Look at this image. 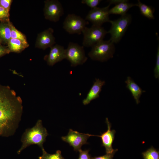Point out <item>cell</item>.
<instances>
[{"label": "cell", "instance_id": "26", "mask_svg": "<svg viewBox=\"0 0 159 159\" xmlns=\"http://www.w3.org/2000/svg\"><path fill=\"white\" fill-rule=\"evenodd\" d=\"M12 1V0H0V6L9 13Z\"/></svg>", "mask_w": 159, "mask_h": 159}, {"label": "cell", "instance_id": "23", "mask_svg": "<svg viewBox=\"0 0 159 159\" xmlns=\"http://www.w3.org/2000/svg\"><path fill=\"white\" fill-rule=\"evenodd\" d=\"M101 1V0H82L81 1V3L93 9L97 7Z\"/></svg>", "mask_w": 159, "mask_h": 159}, {"label": "cell", "instance_id": "3", "mask_svg": "<svg viewBox=\"0 0 159 159\" xmlns=\"http://www.w3.org/2000/svg\"><path fill=\"white\" fill-rule=\"evenodd\" d=\"M91 47L88 56L93 60L101 62L112 58L115 50L114 43L110 40H102Z\"/></svg>", "mask_w": 159, "mask_h": 159}, {"label": "cell", "instance_id": "7", "mask_svg": "<svg viewBox=\"0 0 159 159\" xmlns=\"http://www.w3.org/2000/svg\"><path fill=\"white\" fill-rule=\"evenodd\" d=\"M88 23L80 16L74 14H69L63 23V28L69 34H80Z\"/></svg>", "mask_w": 159, "mask_h": 159}, {"label": "cell", "instance_id": "28", "mask_svg": "<svg viewBox=\"0 0 159 159\" xmlns=\"http://www.w3.org/2000/svg\"><path fill=\"white\" fill-rule=\"evenodd\" d=\"M115 153L114 152L112 153L106 154L102 156L92 158L91 159H113Z\"/></svg>", "mask_w": 159, "mask_h": 159}, {"label": "cell", "instance_id": "15", "mask_svg": "<svg viewBox=\"0 0 159 159\" xmlns=\"http://www.w3.org/2000/svg\"><path fill=\"white\" fill-rule=\"evenodd\" d=\"M115 5L109 10L110 14L123 15L126 14L128 11L131 7L136 6V4L129 2L128 1L125 0H115Z\"/></svg>", "mask_w": 159, "mask_h": 159}, {"label": "cell", "instance_id": "13", "mask_svg": "<svg viewBox=\"0 0 159 159\" xmlns=\"http://www.w3.org/2000/svg\"><path fill=\"white\" fill-rule=\"evenodd\" d=\"M65 50L64 47L57 44L51 47L49 54L44 58L48 64L52 66L65 59Z\"/></svg>", "mask_w": 159, "mask_h": 159}, {"label": "cell", "instance_id": "11", "mask_svg": "<svg viewBox=\"0 0 159 159\" xmlns=\"http://www.w3.org/2000/svg\"><path fill=\"white\" fill-rule=\"evenodd\" d=\"M106 122L107 125V130L101 133L100 135H95L90 134V136H95L100 137L101 138L102 146L104 147L105 149L106 154L112 153L117 151V149L114 150L112 147V144L115 138V131L114 130H111V125L108 119H106Z\"/></svg>", "mask_w": 159, "mask_h": 159}, {"label": "cell", "instance_id": "12", "mask_svg": "<svg viewBox=\"0 0 159 159\" xmlns=\"http://www.w3.org/2000/svg\"><path fill=\"white\" fill-rule=\"evenodd\" d=\"M53 30L49 28L38 34L35 47L39 49H45L52 47L55 43V38L53 33Z\"/></svg>", "mask_w": 159, "mask_h": 159}, {"label": "cell", "instance_id": "27", "mask_svg": "<svg viewBox=\"0 0 159 159\" xmlns=\"http://www.w3.org/2000/svg\"><path fill=\"white\" fill-rule=\"evenodd\" d=\"M89 150H80L79 157L78 159H91L90 156L89 154Z\"/></svg>", "mask_w": 159, "mask_h": 159}, {"label": "cell", "instance_id": "8", "mask_svg": "<svg viewBox=\"0 0 159 159\" xmlns=\"http://www.w3.org/2000/svg\"><path fill=\"white\" fill-rule=\"evenodd\" d=\"M111 4L109 2V4L105 7L92 9L86 16L85 19L91 22L93 25L101 26L105 23L109 22V8Z\"/></svg>", "mask_w": 159, "mask_h": 159}, {"label": "cell", "instance_id": "6", "mask_svg": "<svg viewBox=\"0 0 159 159\" xmlns=\"http://www.w3.org/2000/svg\"><path fill=\"white\" fill-rule=\"evenodd\" d=\"M65 59L69 61L72 67L82 64L87 60L83 46L70 42L65 50Z\"/></svg>", "mask_w": 159, "mask_h": 159}, {"label": "cell", "instance_id": "5", "mask_svg": "<svg viewBox=\"0 0 159 159\" xmlns=\"http://www.w3.org/2000/svg\"><path fill=\"white\" fill-rule=\"evenodd\" d=\"M83 35V46L92 47L103 40L107 31L101 26L93 25L88 28L86 27L82 32Z\"/></svg>", "mask_w": 159, "mask_h": 159}, {"label": "cell", "instance_id": "2", "mask_svg": "<svg viewBox=\"0 0 159 159\" xmlns=\"http://www.w3.org/2000/svg\"><path fill=\"white\" fill-rule=\"evenodd\" d=\"M48 135L46 129L43 127L41 120H38L32 128L28 129L23 133L21 139L22 145L17 151L18 154L24 149L32 145H37L41 148Z\"/></svg>", "mask_w": 159, "mask_h": 159}, {"label": "cell", "instance_id": "25", "mask_svg": "<svg viewBox=\"0 0 159 159\" xmlns=\"http://www.w3.org/2000/svg\"><path fill=\"white\" fill-rule=\"evenodd\" d=\"M9 14L4 8L0 6V20L2 22L9 20Z\"/></svg>", "mask_w": 159, "mask_h": 159}, {"label": "cell", "instance_id": "22", "mask_svg": "<svg viewBox=\"0 0 159 159\" xmlns=\"http://www.w3.org/2000/svg\"><path fill=\"white\" fill-rule=\"evenodd\" d=\"M41 149L42 154L39 157V159H65L62 156L60 150H57L54 154H50L46 151L43 147Z\"/></svg>", "mask_w": 159, "mask_h": 159}, {"label": "cell", "instance_id": "16", "mask_svg": "<svg viewBox=\"0 0 159 159\" xmlns=\"http://www.w3.org/2000/svg\"><path fill=\"white\" fill-rule=\"evenodd\" d=\"M125 82L126 84V87L131 92L136 103L139 104L140 102V98L142 93L145 92V91L143 90L130 77H127Z\"/></svg>", "mask_w": 159, "mask_h": 159}, {"label": "cell", "instance_id": "4", "mask_svg": "<svg viewBox=\"0 0 159 159\" xmlns=\"http://www.w3.org/2000/svg\"><path fill=\"white\" fill-rule=\"evenodd\" d=\"M131 15L126 14L115 20H110L111 26L107 33L110 34V40L114 43H118L124 35L127 28L131 22Z\"/></svg>", "mask_w": 159, "mask_h": 159}, {"label": "cell", "instance_id": "24", "mask_svg": "<svg viewBox=\"0 0 159 159\" xmlns=\"http://www.w3.org/2000/svg\"><path fill=\"white\" fill-rule=\"evenodd\" d=\"M154 76L156 79L159 78V46L157 48L156 54V60L155 67L154 69Z\"/></svg>", "mask_w": 159, "mask_h": 159}, {"label": "cell", "instance_id": "29", "mask_svg": "<svg viewBox=\"0 0 159 159\" xmlns=\"http://www.w3.org/2000/svg\"><path fill=\"white\" fill-rule=\"evenodd\" d=\"M10 52L8 48L3 46L0 44V58Z\"/></svg>", "mask_w": 159, "mask_h": 159}, {"label": "cell", "instance_id": "20", "mask_svg": "<svg viewBox=\"0 0 159 159\" xmlns=\"http://www.w3.org/2000/svg\"><path fill=\"white\" fill-rule=\"evenodd\" d=\"M9 24L11 29V38L17 39L21 41L27 47L29 45L25 36L20 32L19 31L10 21Z\"/></svg>", "mask_w": 159, "mask_h": 159}, {"label": "cell", "instance_id": "17", "mask_svg": "<svg viewBox=\"0 0 159 159\" xmlns=\"http://www.w3.org/2000/svg\"><path fill=\"white\" fill-rule=\"evenodd\" d=\"M9 20L0 24V40L5 43H8L11 39V29Z\"/></svg>", "mask_w": 159, "mask_h": 159}, {"label": "cell", "instance_id": "18", "mask_svg": "<svg viewBox=\"0 0 159 159\" xmlns=\"http://www.w3.org/2000/svg\"><path fill=\"white\" fill-rule=\"evenodd\" d=\"M7 43L10 52L20 53L27 47L21 41L17 39L11 38Z\"/></svg>", "mask_w": 159, "mask_h": 159}, {"label": "cell", "instance_id": "1", "mask_svg": "<svg viewBox=\"0 0 159 159\" xmlns=\"http://www.w3.org/2000/svg\"><path fill=\"white\" fill-rule=\"evenodd\" d=\"M22 100L9 86L0 83V130L6 129L13 134L23 112Z\"/></svg>", "mask_w": 159, "mask_h": 159}, {"label": "cell", "instance_id": "9", "mask_svg": "<svg viewBox=\"0 0 159 159\" xmlns=\"http://www.w3.org/2000/svg\"><path fill=\"white\" fill-rule=\"evenodd\" d=\"M44 14L45 18L50 21L57 22L63 14L64 10L61 3L58 0L44 1Z\"/></svg>", "mask_w": 159, "mask_h": 159}, {"label": "cell", "instance_id": "14", "mask_svg": "<svg viewBox=\"0 0 159 159\" xmlns=\"http://www.w3.org/2000/svg\"><path fill=\"white\" fill-rule=\"evenodd\" d=\"M105 82L99 79H96L87 94L85 98L82 101L84 105L89 104L91 101L99 97V94L102 87L105 84Z\"/></svg>", "mask_w": 159, "mask_h": 159}, {"label": "cell", "instance_id": "21", "mask_svg": "<svg viewBox=\"0 0 159 159\" xmlns=\"http://www.w3.org/2000/svg\"><path fill=\"white\" fill-rule=\"evenodd\" d=\"M143 159H159V151L151 146L142 153Z\"/></svg>", "mask_w": 159, "mask_h": 159}, {"label": "cell", "instance_id": "10", "mask_svg": "<svg viewBox=\"0 0 159 159\" xmlns=\"http://www.w3.org/2000/svg\"><path fill=\"white\" fill-rule=\"evenodd\" d=\"M90 136L89 134L81 133L70 129L67 135L62 137L61 139L72 146L74 150L79 151L83 145L88 144L87 140Z\"/></svg>", "mask_w": 159, "mask_h": 159}, {"label": "cell", "instance_id": "19", "mask_svg": "<svg viewBox=\"0 0 159 159\" xmlns=\"http://www.w3.org/2000/svg\"><path fill=\"white\" fill-rule=\"evenodd\" d=\"M136 6L138 7L141 14L143 16L150 19H154V9L151 6L142 3L140 0H138Z\"/></svg>", "mask_w": 159, "mask_h": 159}]
</instances>
